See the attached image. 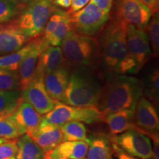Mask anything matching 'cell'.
I'll list each match as a JSON object with an SVG mask.
<instances>
[{
	"mask_svg": "<svg viewBox=\"0 0 159 159\" xmlns=\"http://www.w3.org/2000/svg\"><path fill=\"white\" fill-rule=\"evenodd\" d=\"M127 24L116 16L108 20L99 33L97 44L100 63L109 74H136L137 65L129 54L127 47Z\"/></svg>",
	"mask_w": 159,
	"mask_h": 159,
	"instance_id": "obj_1",
	"label": "cell"
},
{
	"mask_svg": "<svg viewBox=\"0 0 159 159\" xmlns=\"http://www.w3.org/2000/svg\"><path fill=\"white\" fill-rule=\"evenodd\" d=\"M142 94L140 80L136 77L128 75H114L104 84L95 108L102 117L123 109L134 110Z\"/></svg>",
	"mask_w": 159,
	"mask_h": 159,
	"instance_id": "obj_2",
	"label": "cell"
},
{
	"mask_svg": "<svg viewBox=\"0 0 159 159\" xmlns=\"http://www.w3.org/2000/svg\"><path fill=\"white\" fill-rule=\"evenodd\" d=\"M102 77L97 69L73 68L61 102L75 107H95L104 86Z\"/></svg>",
	"mask_w": 159,
	"mask_h": 159,
	"instance_id": "obj_3",
	"label": "cell"
},
{
	"mask_svg": "<svg viewBox=\"0 0 159 159\" xmlns=\"http://www.w3.org/2000/svg\"><path fill=\"white\" fill-rule=\"evenodd\" d=\"M60 46L67 68L85 66L97 69L99 66L100 57L94 38L81 35L72 30Z\"/></svg>",
	"mask_w": 159,
	"mask_h": 159,
	"instance_id": "obj_4",
	"label": "cell"
},
{
	"mask_svg": "<svg viewBox=\"0 0 159 159\" xmlns=\"http://www.w3.org/2000/svg\"><path fill=\"white\" fill-rule=\"evenodd\" d=\"M55 8L54 0H33L21 10L15 21L29 39L39 36Z\"/></svg>",
	"mask_w": 159,
	"mask_h": 159,
	"instance_id": "obj_5",
	"label": "cell"
},
{
	"mask_svg": "<svg viewBox=\"0 0 159 159\" xmlns=\"http://www.w3.org/2000/svg\"><path fill=\"white\" fill-rule=\"evenodd\" d=\"M44 120L55 126H61L71 121L94 124L102 120L101 113L95 107H75L60 101H55L53 108L45 114Z\"/></svg>",
	"mask_w": 159,
	"mask_h": 159,
	"instance_id": "obj_6",
	"label": "cell"
},
{
	"mask_svg": "<svg viewBox=\"0 0 159 159\" xmlns=\"http://www.w3.org/2000/svg\"><path fill=\"white\" fill-rule=\"evenodd\" d=\"M110 19V13L103 11L89 1L85 7L71 14L72 28L75 32L94 38Z\"/></svg>",
	"mask_w": 159,
	"mask_h": 159,
	"instance_id": "obj_7",
	"label": "cell"
},
{
	"mask_svg": "<svg viewBox=\"0 0 159 159\" xmlns=\"http://www.w3.org/2000/svg\"><path fill=\"white\" fill-rule=\"evenodd\" d=\"M110 139L130 156L140 159H150L152 157L151 139L140 131L129 130L120 134L112 135L110 136Z\"/></svg>",
	"mask_w": 159,
	"mask_h": 159,
	"instance_id": "obj_8",
	"label": "cell"
},
{
	"mask_svg": "<svg viewBox=\"0 0 159 159\" xmlns=\"http://www.w3.org/2000/svg\"><path fill=\"white\" fill-rule=\"evenodd\" d=\"M115 12L127 24L142 30L147 29L152 16L150 8L139 0H116Z\"/></svg>",
	"mask_w": 159,
	"mask_h": 159,
	"instance_id": "obj_9",
	"label": "cell"
},
{
	"mask_svg": "<svg viewBox=\"0 0 159 159\" xmlns=\"http://www.w3.org/2000/svg\"><path fill=\"white\" fill-rule=\"evenodd\" d=\"M43 75H33L31 81L21 92V99L41 115H45L53 108L55 100L49 96L43 83Z\"/></svg>",
	"mask_w": 159,
	"mask_h": 159,
	"instance_id": "obj_10",
	"label": "cell"
},
{
	"mask_svg": "<svg viewBox=\"0 0 159 159\" xmlns=\"http://www.w3.org/2000/svg\"><path fill=\"white\" fill-rule=\"evenodd\" d=\"M126 41L128 52L136 63L139 72L152 55L148 33L145 30L128 24Z\"/></svg>",
	"mask_w": 159,
	"mask_h": 159,
	"instance_id": "obj_11",
	"label": "cell"
},
{
	"mask_svg": "<svg viewBox=\"0 0 159 159\" xmlns=\"http://www.w3.org/2000/svg\"><path fill=\"white\" fill-rule=\"evenodd\" d=\"M72 30L71 13L55 7L43 30V38L49 46L60 47L64 38Z\"/></svg>",
	"mask_w": 159,
	"mask_h": 159,
	"instance_id": "obj_12",
	"label": "cell"
},
{
	"mask_svg": "<svg viewBox=\"0 0 159 159\" xmlns=\"http://www.w3.org/2000/svg\"><path fill=\"white\" fill-rule=\"evenodd\" d=\"M134 122L137 130L147 136L158 134L159 117L156 106L143 96L135 107Z\"/></svg>",
	"mask_w": 159,
	"mask_h": 159,
	"instance_id": "obj_13",
	"label": "cell"
},
{
	"mask_svg": "<svg viewBox=\"0 0 159 159\" xmlns=\"http://www.w3.org/2000/svg\"><path fill=\"white\" fill-rule=\"evenodd\" d=\"M49 46L43 38H38L33 41V46L25 55L17 70L19 79L20 90L22 91L29 84L34 75L41 53Z\"/></svg>",
	"mask_w": 159,
	"mask_h": 159,
	"instance_id": "obj_14",
	"label": "cell"
},
{
	"mask_svg": "<svg viewBox=\"0 0 159 159\" xmlns=\"http://www.w3.org/2000/svg\"><path fill=\"white\" fill-rule=\"evenodd\" d=\"M28 41V38L17 27L15 21L0 24V56L18 51Z\"/></svg>",
	"mask_w": 159,
	"mask_h": 159,
	"instance_id": "obj_15",
	"label": "cell"
},
{
	"mask_svg": "<svg viewBox=\"0 0 159 159\" xmlns=\"http://www.w3.org/2000/svg\"><path fill=\"white\" fill-rule=\"evenodd\" d=\"M27 135L42 149L44 153L64 141L60 127L47 122L44 119L34 131Z\"/></svg>",
	"mask_w": 159,
	"mask_h": 159,
	"instance_id": "obj_16",
	"label": "cell"
},
{
	"mask_svg": "<svg viewBox=\"0 0 159 159\" xmlns=\"http://www.w3.org/2000/svg\"><path fill=\"white\" fill-rule=\"evenodd\" d=\"M11 117L21 135L30 134L34 131L43 119L42 115L22 99L20 100Z\"/></svg>",
	"mask_w": 159,
	"mask_h": 159,
	"instance_id": "obj_17",
	"label": "cell"
},
{
	"mask_svg": "<svg viewBox=\"0 0 159 159\" xmlns=\"http://www.w3.org/2000/svg\"><path fill=\"white\" fill-rule=\"evenodd\" d=\"M88 148L87 141H63L45 152L43 159H83L86 156Z\"/></svg>",
	"mask_w": 159,
	"mask_h": 159,
	"instance_id": "obj_18",
	"label": "cell"
},
{
	"mask_svg": "<svg viewBox=\"0 0 159 159\" xmlns=\"http://www.w3.org/2000/svg\"><path fill=\"white\" fill-rule=\"evenodd\" d=\"M69 74V69L66 66H62L44 75L43 83L45 89L53 100L61 102L68 85Z\"/></svg>",
	"mask_w": 159,
	"mask_h": 159,
	"instance_id": "obj_19",
	"label": "cell"
},
{
	"mask_svg": "<svg viewBox=\"0 0 159 159\" xmlns=\"http://www.w3.org/2000/svg\"><path fill=\"white\" fill-rule=\"evenodd\" d=\"M62 66H66L61 47L48 46L40 55L34 74L44 76Z\"/></svg>",
	"mask_w": 159,
	"mask_h": 159,
	"instance_id": "obj_20",
	"label": "cell"
},
{
	"mask_svg": "<svg viewBox=\"0 0 159 159\" xmlns=\"http://www.w3.org/2000/svg\"><path fill=\"white\" fill-rule=\"evenodd\" d=\"M112 135H118L129 130H137L134 122V110L123 109L103 116ZM139 131V130H138Z\"/></svg>",
	"mask_w": 159,
	"mask_h": 159,
	"instance_id": "obj_21",
	"label": "cell"
},
{
	"mask_svg": "<svg viewBox=\"0 0 159 159\" xmlns=\"http://www.w3.org/2000/svg\"><path fill=\"white\" fill-rule=\"evenodd\" d=\"M87 159H113L114 151L110 136L96 134L88 138Z\"/></svg>",
	"mask_w": 159,
	"mask_h": 159,
	"instance_id": "obj_22",
	"label": "cell"
},
{
	"mask_svg": "<svg viewBox=\"0 0 159 159\" xmlns=\"http://www.w3.org/2000/svg\"><path fill=\"white\" fill-rule=\"evenodd\" d=\"M17 139L16 159H43L44 152L27 134H23Z\"/></svg>",
	"mask_w": 159,
	"mask_h": 159,
	"instance_id": "obj_23",
	"label": "cell"
},
{
	"mask_svg": "<svg viewBox=\"0 0 159 159\" xmlns=\"http://www.w3.org/2000/svg\"><path fill=\"white\" fill-rule=\"evenodd\" d=\"M144 97L158 107L159 102V71L158 68L151 70L142 81L140 80Z\"/></svg>",
	"mask_w": 159,
	"mask_h": 159,
	"instance_id": "obj_24",
	"label": "cell"
},
{
	"mask_svg": "<svg viewBox=\"0 0 159 159\" xmlns=\"http://www.w3.org/2000/svg\"><path fill=\"white\" fill-rule=\"evenodd\" d=\"M33 46V41L26 43L23 47L11 54L0 56V69L17 71L24 57Z\"/></svg>",
	"mask_w": 159,
	"mask_h": 159,
	"instance_id": "obj_25",
	"label": "cell"
},
{
	"mask_svg": "<svg viewBox=\"0 0 159 159\" xmlns=\"http://www.w3.org/2000/svg\"><path fill=\"white\" fill-rule=\"evenodd\" d=\"M64 141H87V130L84 123L71 121L60 126Z\"/></svg>",
	"mask_w": 159,
	"mask_h": 159,
	"instance_id": "obj_26",
	"label": "cell"
},
{
	"mask_svg": "<svg viewBox=\"0 0 159 159\" xmlns=\"http://www.w3.org/2000/svg\"><path fill=\"white\" fill-rule=\"evenodd\" d=\"M13 114V112L0 114V138L13 139L21 136L19 128L11 117Z\"/></svg>",
	"mask_w": 159,
	"mask_h": 159,
	"instance_id": "obj_27",
	"label": "cell"
},
{
	"mask_svg": "<svg viewBox=\"0 0 159 159\" xmlns=\"http://www.w3.org/2000/svg\"><path fill=\"white\" fill-rule=\"evenodd\" d=\"M17 0H0V24L7 23L18 16L24 8Z\"/></svg>",
	"mask_w": 159,
	"mask_h": 159,
	"instance_id": "obj_28",
	"label": "cell"
},
{
	"mask_svg": "<svg viewBox=\"0 0 159 159\" xmlns=\"http://www.w3.org/2000/svg\"><path fill=\"white\" fill-rule=\"evenodd\" d=\"M21 99V91H0V114L14 112Z\"/></svg>",
	"mask_w": 159,
	"mask_h": 159,
	"instance_id": "obj_29",
	"label": "cell"
},
{
	"mask_svg": "<svg viewBox=\"0 0 159 159\" xmlns=\"http://www.w3.org/2000/svg\"><path fill=\"white\" fill-rule=\"evenodd\" d=\"M148 37L150 47L155 56L158 55L159 52V14L158 11L152 14L148 27Z\"/></svg>",
	"mask_w": 159,
	"mask_h": 159,
	"instance_id": "obj_30",
	"label": "cell"
},
{
	"mask_svg": "<svg viewBox=\"0 0 159 159\" xmlns=\"http://www.w3.org/2000/svg\"><path fill=\"white\" fill-rule=\"evenodd\" d=\"M14 90H20L17 72L0 69V91Z\"/></svg>",
	"mask_w": 159,
	"mask_h": 159,
	"instance_id": "obj_31",
	"label": "cell"
},
{
	"mask_svg": "<svg viewBox=\"0 0 159 159\" xmlns=\"http://www.w3.org/2000/svg\"><path fill=\"white\" fill-rule=\"evenodd\" d=\"M17 139H7L0 144V159H16Z\"/></svg>",
	"mask_w": 159,
	"mask_h": 159,
	"instance_id": "obj_32",
	"label": "cell"
},
{
	"mask_svg": "<svg viewBox=\"0 0 159 159\" xmlns=\"http://www.w3.org/2000/svg\"><path fill=\"white\" fill-rule=\"evenodd\" d=\"M111 144H112V148L113 151H114V155L117 159H140L136 157L132 156L130 155L123 151L120 148H119L116 144H114V142H111Z\"/></svg>",
	"mask_w": 159,
	"mask_h": 159,
	"instance_id": "obj_33",
	"label": "cell"
},
{
	"mask_svg": "<svg viewBox=\"0 0 159 159\" xmlns=\"http://www.w3.org/2000/svg\"><path fill=\"white\" fill-rule=\"evenodd\" d=\"M103 11L109 13L112 9L114 0H90Z\"/></svg>",
	"mask_w": 159,
	"mask_h": 159,
	"instance_id": "obj_34",
	"label": "cell"
},
{
	"mask_svg": "<svg viewBox=\"0 0 159 159\" xmlns=\"http://www.w3.org/2000/svg\"><path fill=\"white\" fill-rule=\"evenodd\" d=\"M152 142V154L150 159H159V136L158 134L149 136Z\"/></svg>",
	"mask_w": 159,
	"mask_h": 159,
	"instance_id": "obj_35",
	"label": "cell"
},
{
	"mask_svg": "<svg viewBox=\"0 0 159 159\" xmlns=\"http://www.w3.org/2000/svg\"><path fill=\"white\" fill-rule=\"evenodd\" d=\"M139 1L144 4L147 7H148L152 13V14L158 11L159 0H139Z\"/></svg>",
	"mask_w": 159,
	"mask_h": 159,
	"instance_id": "obj_36",
	"label": "cell"
},
{
	"mask_svg": "<svg viewBox=\"0 0 159 159\" xmlns=\"http://www.w3.org/2000/svg\"><path fill=\"white\" fill-rule=\"evenodd\" d=\"M71 0H54V5L60 9H68L71 7Z\"/></svg>",
	"mask_w": 159,
	"mask_h": 159,
	"instance_id": "obj_37",
	"label": "cell"
},
{
	"mask_svg": "<svg viewBox=\"0 0 159 159\" xmlns=\"http://www.w3.org/2000/svg\"><path fill=\"white\" fill-rule=\"evenodd\" d=\"M17 1L19 2L22 4V5H27V4L31 2L32 1H33V0H17Z\"/></svg>",
	"mask_w": 159,
	"mask_h": 159,
	"instance_id": "obj_38",
	"label": "cell"
},
{
	"mask_svg": "<svg viewBox=\"0 0 159 159\" xmlns=\"http://www.w3.org/2000/svg\"><path fill=\"white\" fill-rule=\"evenodd\" d=\"M7 139H2V138H0V144H2L3 142H6V141H7Z\"/></svg>",
	"mask_w": 159,
	"mask_h": 159,
	"instance_id": "obj_39",
	"label": "cell"
},
{
	"mask_svg": "<svg viewBox=\"0 0 159 159\" xmlns=\"http://www.w3.org/2000/svg\"><path fill=\"white\" fill-rule=\"evenodd\" d=\"M61 159H72V158H61Z\"/></svg>",
	"mask_w": 159,
	"mask_h": 159,
	"instance_id": "obj_40",
	"label": "cell"
},
{
	"mask_svg": "<svg viewBox=\"0 0 159 159\" xmlns=\"http://www.w3.org/2000/svg\"><path fill=\"white\" fill-rule=\"evenodd\" d=\"M83 159H87V158H83Z\"/></svg>",
	"mask_w": 159,
	"mask_h": 159,
	"instance_id": "obj_41",
	"label": "cell"
}]
</instances>
